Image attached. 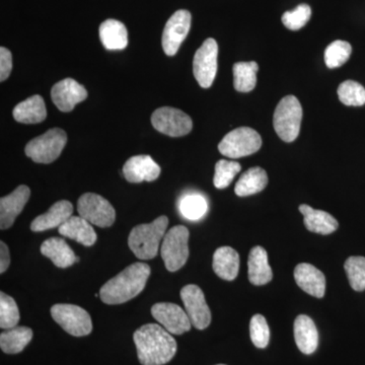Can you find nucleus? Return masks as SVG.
<instances>
[{
    "label": "nucleus",
    "mask_w": 365,
    "mask_h": 365,
    "mask_svg": "<svg viewBox=\"0 0 365 365\" xmlns=\"http://www.w3.org/2000/svg\"><path fill=\"white\" fill-rule=\"evenodd\" d=\"M137 356L143 365L167 364L177 353L172 334L158 324H146L133 334Z\"/></svg>",
    "instance_id": "f257e3e1"
},
{
    "label": "nucleus",
    "mask_w": 365,
    "mask_h": 365,
    "mask_svg": "<svg viewBox=\"0 0 365 365\" xmlns=\"http://www.w3.org/2000/svg\"><path fill=\"white\" fill-rule=\"evenodd\" d=\"M150 267L137 262L106 282L100 290V297L107 304H121L143 292L150 276Z\"/></svg>",
    "instance_id": "f03ea898"
},
{
    "label": "nucleus",
    "mask_w": 365,
    "mask_h": 365,
    "mask_svg": "<svg viewBox=\"0 0 365 365\" xmlns=\"http://www.w3.org/2000/svg\"><path fill=\"white\" fill-rule=\"evenodd\" d=\"M169 218L163 215L151 223L136 225L128 237L129 248L140 260H151L158 253L163 237L167 234Z\"/></svg>",
    "instance_id": "7ed1b4c3"
},
{
    "label": "nucleus",
    "mask_w": 365,
    "mask_h": 365,
    "mask_svg": "<svg viewBox=\"0 0 365 365\" xmlns=\"http://www.w3.org/2000/svg\"><path fill=\"white\" fill-rule=\"evenodd\" d=\"M302 108L294 96H287L278 103L273 125L277 135L285 143H292L299 135Z\"/></svg>",
    "instance_id": "20e7f679"
},
{
    "label": "nucleus",
    "mask_w": 365,
    "mask_h": 365,
    "mask_svg": "<svg viewBox=\"0 0 365 365\" xmlns=\"http://www.w3.org/2000/svg\"><path fill=\"white\" fill-rule=\"evenodd\" d=\"M189 230L184 225H177L168 230L162 242L160 256L165 268L176 272L182 268L189 258Z\"/></svg>",
    "instance_id": "39448f33"
},
{
    "label": "nucleus",
    "mask_w": 365,
    "mask_h": 365,
    "mask_svg": "<svg viewBox=\"0 0 365 365\" xmlns=\"http://www.w3.org/2000/svg\"><path fill=\"white\" fill-rule=\"evenodd\" d=\"M66 143V131L60 128L49 129L26 144V155L33 162L51 163L60 157Z\"/></svg>",
    "instance_id": "423d86ee"
},
{
    "label": "nucleus",
    "mask_w": 365,
    "mask_h": 365,
    "mask_svg": "<svg viewBox=\"0 0 365 365\" xmlns=\"http://www.w3.org/2000/svg\"><path fill=\"white\" fill-rule=\"evenodd\" d=\"M261 146L262 138L258 132L250 127H240L223 137L218 150L225 157L235 160L253 155Z\"/></svg>",
    "instance_id": "0eeeda50"
},
{
    "label": "nucleus",
    "mask_w": 365,
    "mask_h": 365,
    "mask_svg": "<svg viewBox=\"0 0 365 365\" xmlns=\"http://www.w3.org/2000/svg\"><path fill=\"white\" fill-rule=\"evenodd\" d=\"M51 316L66 333L74 337L90 335L93 330L90 314L83 307L74 304H55L51 307Z\"/></svg>",
    "instance_id": "6e6552de"
},
{
    "label": "nucleus",
    "mask_w": 365,
    "mask_h": 365,
    "mask_svg": "<svg viewBox=\"0 0 365 365\" xmlns=\"http://www.w3.org/2000/svg\"><path fill=\"white\" fill-rule=\"evenodd\" d=\"M78 211L79 216L98 227H111L116 220V211L112 204L95 193H86L79 197Z\"/></svg>",
    "instance_id": "1a4fd4ad"
},
{
    "label": "nucleus",
    "mask_w": 365,
    "mask_h": 365,
    "mask_svg": "<svg viewBox=\"0 0 365 365\" xmlns=\"http://www.w3.org/2000/svg\"><path fill=\"white\" fill-rule=\"evenodd\" d=\"M151 123L160 133L170 137L187 135L193 128V122L186 113L172 107L155 110Z\"/></svg>",
    "instance_id": "9d476101"
},
{
    "label": "nucleus",
    "mask_w": 365,
    "mask_h": 365,
    "mask_svg": "<svg viewBox=\"0 0 365 365\" xmlns=\"http://www.w3.org/2000/svg\"><path fill=\"white\" fill-rule=\"evenodd\" d=\"M217 42L212 38L204 41L193 60V72L197 83L203 88L212 86L217 72Z\"/></svg>",
    "instance_id": "9b49d317"
},
{
    "label": "nucleus",
    "mask_w": 365,
    "mask_h": 365,
    "mask_svg": "<svg viewBox=\"0 0 365 365\" xmlns=\"http://www.w3.org/2000/svg\"><path fill=\"white\" fill-rule=\"evenodd\" d=\"M181 299L192 326L197 330L207 328L211 323V312L202 289L195 284L186 285L182 288Z\"/></svg>",
    "instance_id": "f8f14e48"
},
{
    "label": "nucleus",
    "mask_w": 365,
    "mask_h": 365,
    "mask_svg": "<svg viewBox=\"0 0 365 365\" xmlns=\"http://www.w3.org/2000/svg\"><path fill=\"white\" fill-rule=\"evenodd\" d=\"M192 16L188 11L180 9L165 24L163 33V49L168 56H174L188 36Z\"/></svg>",
    "instance_id": "ddd939ff"
},
{
    "label": "nucleus",
    "mask_w": 365,
    "mask_h": 365,
    "mask_svg": "<svg viewBox=\"0 0 365 365\" xmlns=\"http://www.w3.org/2000/svg\"><path fill=\"white\" fill-rule=\"evenodd\" d=\"M151 314L173 335H182L191 330L192 324L188 314L176 304L158 302L151 307Z\"/></svg>",
    "instance_id": "4468645a"
},
{
    "label": "nucleus",
    "mask_w": 365,
    "mask_h": 365,
    "mask_svg": "<svg viewBox=\"0 0 365 365\" xmlns=\"http://www.w3.org/2000/svg\"><path fill=\"white\" fill-rule=\"evenodd\" d=\"M53 103L61 112H71L76 105L88 98V91L73 78H66L53 86Z\"/></svg>",
    "instance_id": "2eb2a0df"
},
{
    "label": "nucleus",
    "mask_w": 365,
    "mask_h": 365,
    "mask_svg": "<svg viewBox=\"0 0 365 365\" xmlns=\"http://www.w3.org/2000/svg\"><path fill=\"white\" fill-rule=\"evenodd\" d=\"M31 196V190L26 185H21L7 196L0 199V228L7 230L14 225L21 215Z\"/></svg>",
    "instance_id": "dca6fc26"
},
{
    "label": "nucleus",
    "mask_w": 365,
    "mask_h": 365,
    "mask_svg": "<svg viewBox=\"0 0 365 365\" xmlns=\"http://www.w3.org/2000/svg\"><path fill=\"white\" fill-rule=\"evenodd\" d=\"M125 179L129 182L155 181L160 175V167L150 155H135L125 163Z\"/></svg>",
    "instance_id": "f3484780"
},
{
    "label": "nucleus",
    "mask_w": 365,
    "mask_h": 365,
    "mask_svg": "<svg viewBox=\"0 0 365 365\" xmlns=\"http://www.w3.org/2000/svg\"><path fill=\"white\" fill-rule=\"evenodd\" d=\"M294 279L304 292L317 299H323L326 292V277L311 264H299L294 269Z\"/></svg>",
    "instance_id": "a211bd4d"
},
{
    "label": "nucleus",
    "mask_w": 365,
    "mask_h": 365,
    "mask_svg": "<svg viewBox=\"0 0 365 365\" xmlns=\"http://www.w3.org/2000/svg\"><path fill=\"white\" fill-rule=\"evenodd\" d=\"M73 206L69 201L61 200L53 204L44 215L38 216L31 223L32 232H41L60 227L71 217Z\"/></svg>",
    "instance_id": "6ab92c4d"
},
{
    "label": "nucleus",
    "mask_w": 365,
    "mask_h": 365,
    "mask_svg": "<svg viewBox=\"0 0 365 365\" xmlns=\"http://www.w3.org/2000/svg\"><path fill=\"white\" fill-rule=\"evenodd\" d=\"M299 211L304 215V223L307 230L314 234H333L339 227L337 220L326 211L312 208L307 204L300 205Z\"/></svg>",
    "instance_id": "aec40b11"
},
{
    "label": "nucleus",
    "mask_w": 365,
    "mask_h": 365,
    "mask_svg": "<svg viewBox=\"0 0 365 365\" xmlns=\"http://www.w3.org/2000/svg\"><path fill=\"white\" fill-rule=\"evenodd\" d=\"M294 339L297 347L304 354L316 351L319 345V333L313 319L306 314H299L294 321Z\"/></svg>",
    "instance_id": "412c9836"
},
{
    "label": "nucleus",
    "mask_w": 365,
    "mask_h": 365,
    "mask_svg": "<svg viewBox=\"0 0 365 365\" xmlns=\"http://www.w3.org/2000/svg\"><path fill=\"white\" fill-rule=\"evenodd\" d=\"M248 274L250 282L257 287L267 284L272 280L273 272L268 263L267 252L260 246L254 247L250 252Z\"/></svg>",
    "instance_id": "4be33fe9"
},
{
    "label": "nucleus",
    "mask_w": 365,
    "mask_h": 365,
    "mask_svg": "<svg viewBox=\"0 0 365 365\" xmlns=\"http://www.w3.org/2000/svg\"><path fill=\"white\" fill-rule=\"evenodd\" d=\"M41 253L52 261L56 267L68 268L79 261L71 247L63 239L50 237L41 246Z\"/></svg>",
    "instance_id": "5701e85b"
},
{
    "label": "nucleus",
    "mask_w": 365,
    "mask_h": 365,
    "mask_svg": "<svg viewBox=\"0 0 365 365\" xmlns=\"http://www.w3.org/2000/svg\"><path fill=\"white\" fill-rule=\"evenodd\" d=\"M59 234L69 237L86 247H91L97 242V234L93 225L81 216H71L58 227Z\"/></svg>",
    "instance_id": "b1692460"
},
{
    "label": "nucleus",
    "mask_w": 365,
    "mask_h": 365,
    "mask_svg": "<svg viewBox=\"0 0 365 365\" xmlns=\"http://www.w3.org/2000/svg\"><path fill=\"white\" fill-rule=\"evenodd\" d=\"M213 271L223 280L232 281L237 278L240 270V256L230 247L218 248L213 255Z\"/></svg>",
    "instance_id": "393cba45"
},
{
    "label": "nucleus",
    "mask_w": 365,
    "mask_h": 365,
    "mask_svg": "<svg viewBox=\"0 0 365 365\" xmlns=\"http://www.w3.org/2000/svg\"><path fill=\"white\" fill-rule=\"evenodd\" d=\"M13 115L16 121L20 123H41L47 117L44 100L39 95L26 98L14 107Z\"/></svg>",
    "instance_id": "a878e982"
},
{
    "label": "nucleus",
    "mask_w": 365,
    "mask_h": 365,
    "mask_svg": "<svg viewBox=\"0 0 365 365\" xmlns=\"http://www.w3.org/2000/svg\"><path fill=\"white\" fill-rule=\"evenodd\" d=\"M100 39L107 50H123L128 45V32L121 21L107 20L101 24Z\"/></svg>",
    "instance_id": "bb28decb"
},
{
    "label": "nucleus",
    "mask_w": 365,
    "mask_h": 365,
    "mask_svg": "<svg viewBox=\"0 0 365 365\" xmlns=\"http://www.w3.org/2000/svg\"><path fill=\"white\" fill-rule=\"evenodd\" d=\"M268 184L267 173L260 167L251 168L245 172L235 184V192L239 197L260 193Z\"/></svg>",
    "instance_id": "cd10ccee"
},
{
    "label": "nucleus",
    "mask_w": 365,
    "mask_h": 365,
    "mask_svg": "<svg viewBox=\"0 0 365 365\" xmlns=\"http://www.w3.org/2000/svg\"><path fill=\"white\" fill-rule=\"evenodd\" d=\"M32 338V329L16 326L0 334V347L6 354H18L25 349Z\"/></svg>",
    "instance_id": "c85d7f7f"
},
{
    "label": "nucleus",
    "mask_w": 365,
    "mask_h": 365,
    "mask_svg": "<svg viewBox=\"0 0 365 365\" xmlns=\"http://www.w3.org/2000/svg\"><path fill=\"white\" fill-rule=\"evenodd\" d=\"M234 86L240 93H249L257 85L258 63L255 61L237 62L234 66Z\"/></svg>",
    "instance_id": "c756f323"
},
{
    "label": "nucleus",
    "mask_w": 365,
    "mask_h": 365,
    "mask_svg": "<svg viewBox=\"0 0 365 365\" xmlns=\"http://www.w3.org/2000/svg\"><path fill=\"white\" fill-rule=\"evenodd\" d=\"M179 210L182 217L186 218L187 220L197 222L207 213V200L201 194H185L180 199Z\"/></svg>",
    "instance_id": "7c9ffc66"
},
{
    "label": "nucleus",
    "mask_w": 365,
    "mask_h": 365,
    "mask_svg": "<svg viewBox=\"0 0 365 365\" xmlns=\"http://www.w3.org/2000/svg\"><path fill=\"white\" fill-rule=\"evenodd\" d=\"M344 269L352 289L355 292H364L365 289L364 257H349L345 262Z\"/></svg>",
    "instance_id": "2f4dec72"
},
{
    "label": "nucleus",
    "mask_w": 365,
    "mask_h": 365,
    "mask_svg": "<svg viewBox=\"0 0 365 365\" xmlns=\"http://www.w3.org/2000/svg\"><path fill=\"white\" fill-rule=\"evenodd\" d=\"M352 47L346 41H334L327 47L325 51L326 66L334 69L342 66L348 61L351 55Z\"/></svg>",
    "instance_id": "473e14b6"
},
{
    "label": "nucleus",
    "mask_w": 365,
    "mask_h": 365,
    "mask_svg": "<svg viewBox=\"0 0 365 365\" xmlns=\"http://www.w3.org/2000/svg\"><path fill=\"white\" fill-rule=\"evenodd\" d=\"M338 97L345 106L360 107L365 104V88L354 81H346L338 88Z\"/></svg>",
    "instance_id": "72a5a7b5"
},
{
    "label": "nucleus",
    "mask_w": 365,
    "mask_h": 365,
    "mask_svg": "<svg viewBox=\"0 0 365 365\" xmlns=\"http://www.w3.org/2000/svg\"><path fill=\"white\" fill-rule=\"evenodd\" d=\"M20 312L13 297L1 292L0 294V328L9 330L18 326Z\"/></svg>",
    "instance_id": "f704fd0d"
},
{
    "label": "nucleus",
    "mask_w": 365,
    "mask_h": 365,
    "mask_svg": "<svg viewBox=\"0 0 365 365\" xmlns=\"http://www.w3.org/2000/svg\"><path fill=\"white\" fill-rule=\"evenodd\" d=\"M242 165L234 160H220L216 163L213 184L217 189H225L241 172Z\"/></svg>",
    "instance_id": "c9c22d12"
},
{
    "label": "nucleus",
    "mask_w": 365,
    "mask_h": 365,
    "mask_svg": "<svg viewBox=\"0 0 365 365\" xmlns=\"http://www.w3.org/2000/svg\"><path fill=\"white\" fill-rule=\"evenodd\" d=\"M250 335L252 342L257 348L264 349L267 347L270 341V329L265 317L259 314H255L250 322Z\"/></svg>",
    "instance_id": "e433bc0d"
},
{
    "label": "nucleus",
    "mask_w": 365,
    "mask_h": 365,
    "mask_svg": "<svg viewBox=\"0 0 365 365\" xmlns=\"http://www.w3.org/2000/svg\"><path fill=\"white\" fill-rule=\"evenodd\" d=\"M312 16V9L307 4H299L294 11L282 16L283 25L292 31H299L307 25Z\"/></svg>",
    "instance_id": "4c0bfd02"
},
{
    "label": "nucleus",
    "mask_w": 365,
    "mask_h": 365,
    "mask_svg": "<svg viewBox=\"0 0 365 365\" xmlns=\"http://www.w3.org/2000/svg\"><path fill=\"white\" fill-rule=\"evenodd\" d=\"M13 69V55L6 47L0 48V81H6Z\"/></svg>",
    "instance_id": "58836bf2"
},
{
    "label": "nucleus",
    "mask_w": 365,
    "mask_h": 365,
    "mask_svg": "<svg viewBox=\"0 0 365 365\" xmlns=\"http://www.w3.org/2000/svg\"><path fill=\"white\" fill-rule=\"evenodd\" d=\"M11 264V255L4 242H0V273H4Z\"/></svg>",
    "instance_id": "ea45409f"
},
{
    "label": "nucleus",
    "mask_w": 365,
    "mask_h": 365,
    "mask_svg": "<svg viewBox=\"0 0 365 365\" xmlns=\"http://www.w3.org/2000/svg\"><path fill=\"white\" fill-rule=\"evenodd\" d=\"M217 365H225V364H217Z\"/></svg>",
    "instance_id": "a19ab883"
}]
</instances>
